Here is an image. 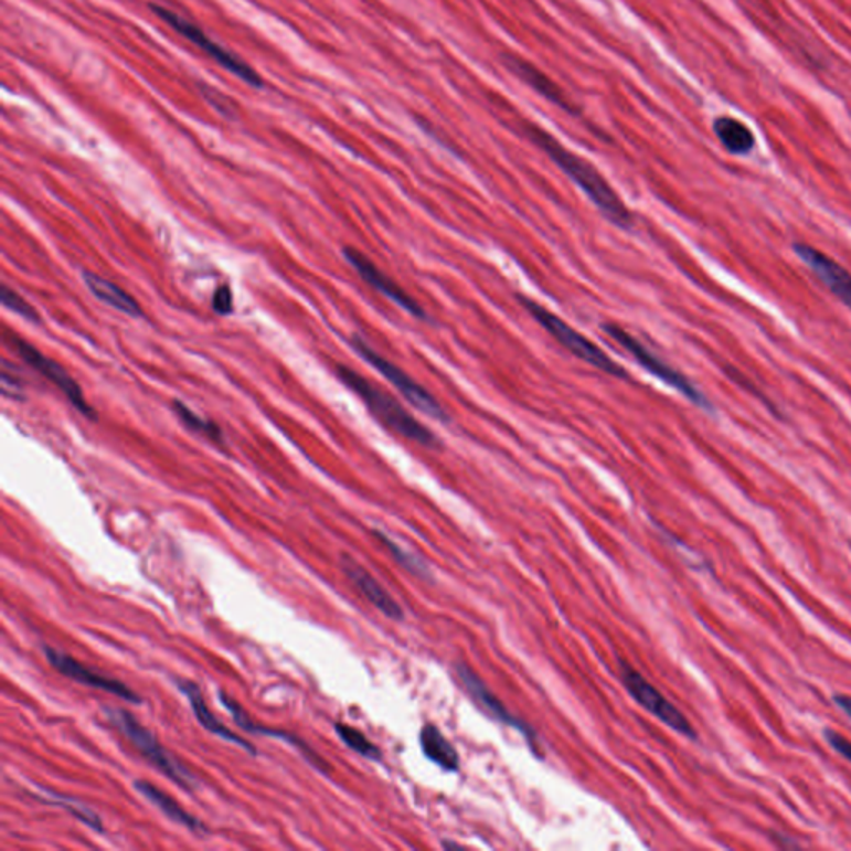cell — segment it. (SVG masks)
<instances>
[{
	"label": "cell",
	"instance_id": "obj_18",
	"mask_svg": "<svg viewBox=\"0 0 851 851\" xmlns=\"http://www.w3.org/2000/svg\"><path fill=\"white\" fill-rule=\"evenodd\" d=\"M134 787L141 797L147 798L153 807L159 808V810L162 811L167 818H170V820L182 825L187 830L195 831V833H209V828L203 825V821L200 820V818L193 817V815L189 813L179 801L173 800L170 795H167L166 791L157 788L156 785L150 784V781L147 780H135Z\"/></svg>",
	"mask_w": 851,
	"mask_h": 851
},
{
	"label": "cell",
	"instance_id": "obj_9",
	"mask_svg": "<svg viewBox=\"0 0 851 851\" xmlns=\"http://www.w3.org/2000/svg\"><path fill=\"white\" fill-rule=\"evenodd\" d=\"M11 344L12 347H15L19 357H21L25 363L31 364V368H34L38 373L47 377L57 390H61V393L71 401L72 406H74L78 413L84 414L87 419L95 421L97 413H95L94 407L85 400L81 384L72 377V374L68 373L61 363L52 360V358L45 357L42 351L32 347L28 341L21 340V338H11Z\"/></svg>",
	"mask_w": 851,
	"mask_h": 851
},
{
	"label": "cell",
	"instance_id": "obj_6",
	"mask_svg": "<svg viewBox=\"0 0 851 851\" xmlns=\"http://www.w3.org/2000/svg\"><path fill=\"white\" fill-rule=\"evenodd\" d=\"M603 330L606 331L617 344H620L627 353H630V357H632L640 366L646 368L650 374L659 377L660 381L669 384L673 390L679 391L680 394H683L687 400L692 401L696 406L712 411L711 401L706 400V397L696 390L695 384H693L689 377L683 376L680 371L673 370L670 364H667L662 358H659L657 354H653L652 351L647 350V348L643 347L637 338H634L629 331H626L623 327H619V325L614 323H604Z\"/></svg>",
	"mask_w": 851,
	"mask_h": 851
},
{
	"label": "cell",
	"instance_id": "obj_29",
	"mask_svg": "<svg viewBox=\"0 0 851 851\" xmlns=\"http://www.w3.org/2000/svg\"><path fill=\"white\" fill-rule=\"evenodd\" d=\"M833 702L837 703L843 714H847L851 719V696L848 695H834Z\"/></svg>",
	"mask_w": 851,
	"mask_h": 851
},
{
	"label": "cell",
	"instance_id": "obj_22",
	"mask_svg": "<svg viewBox=\"0 0 851 851\" xmlns=\"http://www.w3.org/2000/svg\"><path fill=\"white\" fill-rule=\"evenodd\" d=\"M38 800L44 801L49 805H57V807L67 810L72 817L81 820L82 823L87 825L91 830L97 831V833H105L104 821L95 813L87 805L82 804L77 798L67 797V795L57 794V791L49 790V788L38 787V794H35Z\"/></svg>",
	"mask_w": 851,
	"mask_h": 851
},
{
	"label": "cell",
	"instance_id": "obj_15",
	"mask_svg": "<svg viewBox=\"0 0 851 851\" xmlns=\"http://www.w3.org/2000/svg\"><path fill=\"white\" fill-rule=\"evenodd\" d=\"M794 249L801 262L820 278L825 287L851 310V273L813 246L795 243Z\"/></svg>",
	"mask_w": 851,
	"mask_h": 851
},
{
	"label": "cell",
	"instance_id": "obj_21",
	"mask_svg": "<svg viewBox=\"0 0 851 851\" xmlns=\"http://www.w3.org/2000/svg\"><path fill=\"white\" fill-rule=\"evenodd\" d=\"M714 131L722 146L735 156H744L751 152L755 147V137L751 128L745 127L742 121L731 117L717 118L714 124Z\"/></svg>",
	"mask_w": 851,
	"mask_h": 851
},
{
	"label": "cell",
	"instance_id": "obj_14",
	"mask_svg": "<svg viewBox=\"0 0 851 851\" xmlns=\"http://www.w3.org/2000/svg\"><path fill=\"white\" fill-rule=\"evenodd\" d=\"M341 571L344 576L354 584L358 591L366 597L368 603L373 604L384 617L401 623L404 620V610L394 597L377 583L376 577L371 576L370 571L364 570L363 565L343 552L340 559Z\"/></svg>",
	"mask_w": 851,
	"mask_h": 851
},
{
	"label": "cell",
	"instance_id": "obj_3",
	"mask_svg": "<svg viewBox=\"0 0 851 851\" xmlns=\"http://www.w3.org/2000/svg\"><path fill=\"white\" fill-rule=\"evenodd\" d=\"M105 719L111 727L117 728L138 752L147 758L153 767L159 768L167 778L175 781L182 790L195 791L199 780L195 775L175 757L170 754L152 731L143 727L134 714L120 709V706H104L102 709Z\"/></svg>",
	"mask_w": 851,
	"mask_h": 851
},
{
	"label": "cell",
	"instance_id": "obj_25",
	"mask_svg": "<svg viewBox=\"0 0 851 851\" xmlns=\"http://www.w3.org/2000/svg\"><path fill=\"white\" fill-rule=\"evenodd\" d=\"M334 732H337L338 737H340V741L343 742L348 748L357 752L361 757L376 762H380L381 757H383L380 748H377L363 732L358 731V728L347 724H334Z\"/></svg>",
	"mask_w": 851,
	"mask_h": 851
},
{
	"label": "cell",
	"instance_id": "obj_24",
	"mask_svg": "<svg viewBox=\"0 0 851 851\" xmlns=\"http://www.w3.org/2000/svg\"><path fill=\"white\" fill-rule=\"evenodd\" d=\"M373 534L374 538L380 539V541L386 545L387 551L393 554L394 561H396L401 567L409 571L413 576L421 577V579L432 581V571H429L428 564H426V562L421 561L419 557H416V555L411 554V552L406 551V549L397 545L396 542H394L393 539L387 538L384 532L373 531Z\"/></svg>",
	"mask_w": 851,
	"mask_h": 851
},
{
	"label": "cell",
	"instance_id": "obj_1",
	"mask_svg": "<svg viewBox=\"0 0 851 851\" xmlns=\"http://www.w3.org/2000/svg\"><path fill=\"white\" fill-rule=\"evenodd\" d=\"M525 134L565 175L570 177L586 193L587 199L596 205L607 222L613 223L617 228H632V212L627 209L619 193L613 189L606 177L593 163L571 152L570 149H565L557 138L552 137L549 131L538 127V125L525 124Z\"/></svg>",
	"mask_w": 851,
	"mask_h": 851
},
{
	"label": "cell",
	"instance_id": "obj_12",
	"mask_svg": "<svg viewBox=\"0 0 851 851\" xmlns=\"http://www.w3.org/2000/svg\"><path fill=\"white\" fill-rule=\"evenodd\" d=\"M456 672H458V677L461 679L462 685L468 690L471 699H475V702L481 706L486 714L491 715L494 721L521 732L528 738L529 747L535 748L534 731L506 709L504 703L492 693V690L482 682L481 677L471 667L466 666V663H456Z\"/></svg>",
	"mask_w": 851,
	"mask_h": 851
},
{
	"label": "cell",
	"instance_id": "obj_27",
	"mask_svg": "<svg viewBox=\"0 0 851 851\" xmlns=\"http://www.w3.org/2000/svg\"><path fill=\"white\" fill-rule=\"evenodd\" d=\"M212 308L216 315H222V317L232 313L233 294L228 285L216 288L215 294H213Z\"/></svg>",
	"mask_w": 851,
	"mask_h": 851
},
{
	"label": "cell",
	"instance_id": "obj_5",
	"mask_svg": "<svg viewBox=\"0 0 851 851\" xmlns=\"http://www.w3.org/2000/svg\"><path fill=\"white\" fill-rule=\"evenodd\" d=\"M350 344L353 347V350L366 361V363H370L371 366L381 374V376L386 377V380L390 381V383L393 384V386L396 387V390L400 391L414 407L423 411L424 414H428L433 419L448 423V411H446L445 407H443V404L436 400L435 394L429 393L423 384L414 381L406 371L401 370L393 361L387 360L383 354L373 350L360 334H353Z\"/></svg>",
	"mask_w": 851,
	"mask_h": 851
},
{
	"label": "cell",
	"instance_id": "obj_19",
	"mask_svg": "<svg viewBox=\"0 0 851 851\" xmlns=\"http://www.w3.org/2000/svg\"><path fill=\"white\" fill-rule=\"evenodd\" d=\"M82 278H84L85 287L88 288V291L95 298H98L102 304L108 305L114 310L121 311L127 317L143 318V310H141L137 300L131 295H128L124 288L110 281V279L95 275L92 272H84Z\"/></svg>",
	"mask_w": 851,
	"mask_h": 851
},
{
	"label": "cell",
	"instance_id": "obj_13",
	"mask_svg": "<svg viewBox=\"0 0 851 851\" xmlns=\"http://www.w3.org/2000/svg\"><path fill=\"white\" fill-rule=\"evenodd\" d=\"M219 699L220 702H222V705L225 706L226 711L232 714L235 724L238 725L243 732H249V734L255 735H265V737L278 738V741L287 742V744L294 745L295 748H298V751L301 752V755H304L305 760H308V764L313 765L318 772H321V774L325 775H330V764L325 762L323 757L318 755L317 752H315L313 748H311L310 745L304 741V738L298 737V735H295L294 732L279 731V728L263 727V725L255 724L253 719H249L248 715H246V712L243 711V706L240 705L236 700H233L232 696L226 695L225 692H220Z\"/></svg>",
	"mask_w": 851,
	"mask_h": 851
},
{
	"label": "cell",
	"instance_id": "obj_4",
	"mask_svg": "<svg viewBox=\"0 0 851 851\" xmlns=\"http://www.w3.org/2000/svg\"><path fill=\"white\" fill-rule=\"evenodd\" d=\"M519 304L524 307V310L531 315L532 320L545 331L551 334L562 348L570 351L574 357L579 360L586 361L591 366L596 370L603 371V373L610 374L614 377H629V373L620 366L619 363L613 360L603 348L597 347L589 338L584 337L583 333L571 327L570 323H565L557 315L549 311L547 308L539 305L538 301L531 300V298L522 297L518 295Z\"/></svg>",
	"mask_w": 851,
	"mask_h": 851
},
{
	"label": "cell",
	"instance_id": "obj_16",
	"mask_svg": "<svg viewBox=\"0 0 851 851\" xmlns=\"http://www.w3.org/2000/svg\"><path fill=\"white\" fill-rule=\"evenodd\" d=\"M175 685L179 687L180 692L189 699L190 705H192L193 714H195L199 724L205 728L210 734L216 735V737L223 738V741L232 742V744L238 745L243 751L248 752L249 755L256 757L258 751L255 745L249 744L245 738L236 735L235 732L230 731L226 725H223L215 715L210 712L209 705H206L205 696H203L202 689L199 683L189 679H175Z\"/></svg>",
	"mask_w": 851,
	"mask_h": 851
},
{
	"label": "cell",
	"instance_id": "obj_26",
	"mask_svg": "<svg viewBox=\"0 0 851 851\" xmlns=\"http://www.w3.org/2000/svg\"><path fill=\"white\" fill-rule=\"evenodd\" d=\"M0 300H2V305H4L8 310L14 311L19 317L25 318V320L32 321V323L41 325L42 318L41 315L38 313V310H35L28 300H24L18 291L8 287V285L2 287Z\"/></svg>",
	"mask_w": 851,
	"mask_h": 851
},
{
	"label": "cell",
	"instance_id": "obj_2",
	"mask_svg": "<svg viewBox=\"0 0 851 851\" xmlns=\"http://www.w3.org/2000/svg\"><path fill=\"white\" fill-rule=\"evenodd\" d=\"M337 374L341 383L350 387L366 404L370 413L387 429L409 439V442L424 446V448L438 449L442 446V442L436 438L435 433L428 426H424L396 397L371 383L363 374L343 366V364H338Z\"/></svg>",
	"mask_w": 851,
	"mask_h": 851
},
{
	"label": "cell",
	"instance_id": "obj_28",
	"mask_svg": "<svg viewBox=\"0 0 851 851\" xmlns=\"http://www.w3.org/2000/svg\"><path fill=\"white\" fill-rule=\"evenodd\" d=\"M825 741L828 742V745H830L831 748H833L834 752H838V754L843 755L844 758H847L848 762H851V742L847 741V738L843 737V735L838 734V732L828 731L823 732Z\"/></svg>",
	"mask_w": 851,
	"mask_h": 851
},
{
	"label": "cell",
	"instance_id": "obj_20",
	"mask_svg": "<svg viewBox=\"0 0 851 851\" xmlns=\"http://www.w3.org/2000/svg\"><path fill=\"white\" fill-rule=\"evenodd\" d=\"M419 744L423 754L438 767L448 772L459 770L458 752L436 725L428 724L421 728Z\"/></svg>",
	"mask_w": 851,
	"mask_h": 851
},
{
	"label": "cell",
	"instance_id": "obj_17",
	"mask_svg": "<svg viewBox=\"0 0 851 851\" xmlns=\"http://www.w3.org/2000/svg\"><path fill=\"white\" fill-rule=\"evenodd\" d=\"M504 62L506 67H508L509 71L514 72V74L518 75V77L521 78L524 84H528L532 91H535L539 95H542L545 100L557 105L559 108L567 111V114H579V108H577L576 105H574L573 102L567 98V95L564 94V91H562V88L559 87V85L555 84L552 78H549L544 72L539 71L535 65H532L531 62L524 61V58L512 54L506 55Z\"/></svg>",
	"mask_w": 851,
	"mask_h": 851
},
{
	"label": "cell",
	"instance_id": "obj_10",
	"mask_svg": "<svg viewBox=\"0 0 851 851\" xmlns=\"http://www.w3.org/2000/svg\"><path fill=\"white\" fill-rule=\"evenodd\" d=\"M42 650H44L45 659L49 660L52 669L57 670L58 673L67 677V679L82 683V685L91 687V689L104 690V692L111 693V695L118 696V699L125 700V702L134 703V705H140L143 702V699L134 689H130L127 683L121 682V680L98 673L97 670L88 669L84 663L75 660L74 657L61 652V650L54 649V647L42 646Z\"/></svg>",
	"mask_w": 851,
	"mask_h": 851
},
{
	"label": "cell",
	"instance_id": "obj_8",
	"mask_svg": "<svg viewBox=\"0 0 851 851\" xmlns=\"http://www.w3.org/2000/svg\"><path fill=\"white\" fill-rule=\"evenodd\" d=\"M150 9H152L166 24H169L173 31L179 32L182 38H185L187 41L195 44L196 47L202 49L209 57H212L216 64L222 65L230 74L236 75V77L242 78L245 84L252 85V87H263L262 77H259L258 72H256L255 68L249 67L245 61L236 57L228 49L223 47L219 42L210 39L209 35L203 32L202 28L192 24V22L182 18V15L170 11V9L162 8V6L152 4L150 6Z\"/></svg>",
	"mask_w": 851,
	"mask_h": 851
},
{
	"label": "cell",
	"instance_id": "obj_23",
	"mask_svg": "<svg viewBox=\"0 0 851 851\" xmlns=\"http://www.w3.org/2000/svg\"><path fill=\"white\" fill-rule=\"evenodd\" d=\"M173 411H175L179 419L182 421L183 426H187L190 432L199 433V435L205 436L210 442L219 443V445L225 443L219 424L213 423V421L203 419L202 416H199L192 407L187 406L182 401H173Z\"/></svg>",
	"mask_w": 851,
	"mask_h": 851
},
{
	"label": "cell",
	"instance_id": "obj_11",
	"mask_svg": "<svg viewBox=\"0 0 851 851\" xmlns=\"http://www.w3.org/2000/svg\"><path fill=\"white\" fill-rule=\"evenodd\" d=\"M343 256L344 259L357 269L361 279H363L364 283H368V285H370L373 290H376L377 294H381L383 297H386L387 300L393 301L394 305H397L401 310L409 313L411 317L423 321L429 320L426 310H424V308L421 307L407 291H404L394 279H391L386 273L381 272V269L377 268L364 253H361L360 249L353 248V246H344Z\"/></svg>",
	"mask_w": 851,
	"mask_h": 851
},
{
	"label": "cell",
	"instance_id": "obj_7",
	"mask_svg": "<svg viewBox=\"0 0 851 851\" xmlns=\"http://www.w3.org/2000/svg\"><path fill=\"white\" fill-rule=\"evenodd\" d=\"M617 663H619V676L624 687L640 706H643L649 714L659 719L662 724L676 731L677 734L695 741L696 734L692 724L667 696L662 695V692H659V689H656L642 673L637 672L626 660L617 659Z\"/></svg>",
	"mask_w": 851,
	"mask_h": 851
}]
</instances>
